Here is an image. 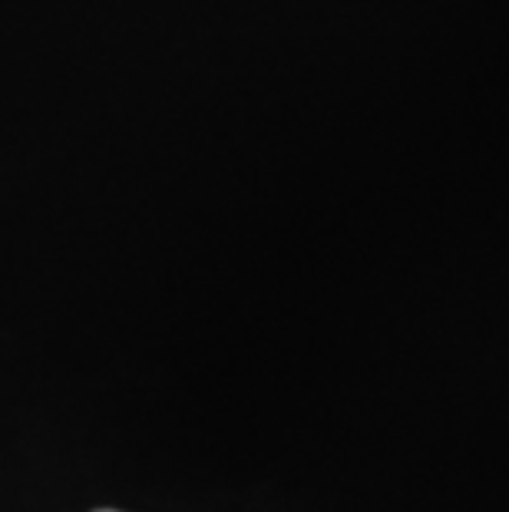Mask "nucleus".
I'll return each instance as SVG.
<instances>
[{
    "label": "nucleus",
    "instance_id": "1",
    "mask_svg": "<svg viewBox=\"0 0 509 512\" xmlns=\"http://www.w3.org/2000/svg\"><path fill=\"white\" fill-rule=\"evenodd\" d=\"M96 512H116V509H96Z\"/></svg>",
    "mask_w": 509,
    "mask_h": 512
}]
</instances>
